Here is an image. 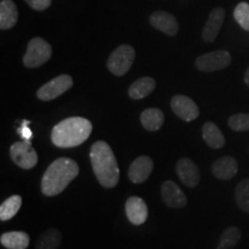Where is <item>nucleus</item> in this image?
Here are the masks:
<instances>
[{
  "label": "nucleus",
  "mask_w": 249,
  "mask_h": 249,
  "mask_svg": "<svg viewBox=\"0 0 249 249\" xmlns=\"http://www.w3.org/2000/svg\"><path fill=\"white\" fill-rule=\"evenodd\" d=\"M90 161L98 182L105 188H113L119 182L120 170L116 156L105 141L95 142L90 148Z\"/></svg>",
  "instance_id": "obj_1"
},
{
  "label": "nucleus",
  "mask_w": 249,
  "mask_h": 249,
  "mask_svg": "<svg viewBox=\"0 0 249 249\" xmlns=\"http://www.w3.org/2000/svg\"><path fill=\"white\" fill-rule=\"evenodd\" d=\"M80 169L71 158H58L46 169L40 182V191L45 196H55L79 176Z\"/></svg>",
  "instance_id": "obj_2"
},
{
  "label": "nucleus",
  "mask_w": 249,
  "mask_h": 249,
  "mask_svg": "<svg viewBox=\"0 0 249 249\" xmlns=\"http://www.w3.org/2000/svg\"><path fill=\"white\" fill-rule=\"evenodd\" d=\"M92 124L82 117H71L55 124L51 132V141L55 147L74 148L89 139Z\"/></svg>",
  "instance_id": "obj_3"
},
{
  "label": "nucleus",
  "mask_w": 249,
  "mask_h": 249,
  "mask_svg": "<svg viewBox=\"0 0 249 249\" xmlns=\"http://www.w3.org/2000/svg\"><path fill=\"white\" fill-rule=\"evenodd\" d=\"M52 55L51 45L42 37H35L28 43L26 54L23 55V65L28 68L40 67L50 60Z\"/></svg>",
  "instance_id": "obj_4"
},
{
  "label": "nucleus",
  "mask_w": 249,
  "mask_h": 249,
  "mask_svg": "<svg viewBox=\"0 0 249 249\" xmlns=\"http://www.w3.org/2000/svg\"><path fill=\"white\" fill-rule=\"evenodd\" d=\"M135 60V50L133 46L123 44L112 52L107 60V68L116 76H123L130 70Z\"/></svg>",
  "instance_id": "obj_5"
},
{
  "label": "nucleus",
  "mask_w": 249,
  "mask_h": 249,
  "mask_svg": "<svg viewBox=\"0 0 249 249\" xmlns=\"http://www.w3.org/2000/svg\"><path fill=\"white\" fill-rule=\"evenodd\" d=\"M232 61L231 54L224 50L208 52L196 59L195 66L202 71H216L229 67Z\"/></svg>",
  "instance_id": "obj_6"
},
{
  "label": "nucleus",
  "mask_w": 249,
  "mask_h": 249,
  "mask_svg": "<svg viewBox=\"0 0 249 249\" xmlns=\"http://www.w3.org/2000/svg\"><path fill=\"white\" fill-rule=\"evenodd\" d=\"M71 87H73V79L67 74H62L40 87L36 95L40 101H52L68 91Z\"/></svg>",
  "instance_id": "obj_7"
},
{
  "label": "nucleus",
  "mask_w": 249,
  "mask_h": 249,
  "mask_svg": "<svg viewBox=\"0 0 249 249\" xmlns=\"http://www.w3.org/2000/svg\"><path fill=\"white\" fill-rule=\"evenodd\" d=\"M12 160L23 170H30L36 166L38 161V155L29 143L26 141L15 142L9 150Z\"/></svg>",
  "instance_id": "obj_8"
},
{
  "label": "nucleus",
  "mask_w": 249,
  "mask_h": 249,
  "mask_svg": "<svg viewBox=\"0 0 249 249\" xmlns=\"http://www.w3.org/2000/svg\"><path fill=\"white\" fill-rule=\"evenodd\" d=\"M171 108L183 121H193L200 114V110L192 98L185 95H176L171 99Z\"/></svg>",
  "instance_id": "obj_9"
},
{
  "label": "nucleus",
  "mask_w": 249,
  "mask_h": 249,
  "mask_svg": "<svg viewBox=\"0 0 249 249\" xmlns=\"http://www.w3.org/2000/svg\"><path fill=\"white\" fill-rule=\"evenodd\" d=\"M176 171L181 182L187 187H189V188H195L200 183V170H198L197 165L189 158L179 160L178 163H177Z\"/></svg>",
  "instance_id": "obj_10"
},
{
  "label": "nucleus",
  "mask_w": 249,
  "mask_h": 249,
  "mask_svg": "<svg viewBox=\"0 0 249 249\" xmlns=\"http://www.w3.org/2000/svg\"><path fill=\"white\" fill-rule=\"evenodd\" d=\"M161 200L165 203V205L169 208H183L187 205V197L180 187L177 185L176 182L171 181V180H166L160 188Z\"/></svg>",
  "instance_id": "obj_11"
},
{
  "label": "nucleus",
  "mask_w": 249,
  "mask_h": 249,
  "mask_svg": "<svg viewBox=\"0 0 249 249\" xmlns=\"http://www.w3.org/2000/svg\"><path fill=\"white\" fill-rule=\"evenodd\" d=\"M154 169V161L149 156H140L132 161L128 169V178L134 183H143Z\"/></svg>",
  "instance_id": "obj_12"
},
{
  "label": "nucleus",
  "mask_w": 249,
  "mask_h": 249,
  "mask_svg": "<svg viewBox=\"0 0 249 249\" xmlns=\"http://www.w3.org/2000/svg\"><path fill=\"white\" fill-rule=\"evenodd\" d=\"M224 18H225V9L224 8L217 7L211 11L209 18L204 24L203 31H202V38L205 43H213L216 39L224 23Z\"/></svg>",
  "instance_id": "obj_13"
},
{
  "label": "nucleus",
  "mask_w": 249,
  "mask_h": 249,
  "mask_svg": "<svg viewBox=\"0 0 249 249\" xmlns=\"http://www.w3.org/2000/svg\"><path fill=\"white\" fill-rule=\"evenodd\" d=\"M150 24L155 29L169 36H176L179 31V23L176 17L165 11H157L151 14Z\"/></svg>",
  "instance_id": "obj_14"
},
{
  "label": "nucleus",
  "mask_w": 249,
  "mask_h": 249,
  "mask_svg": "<svg viewBox=\"0 0 249 249\" xmlns=\"http://www.w3.org/2000/svg\"><path fill=\"white\" fill-rule=\"evenodd\" d=\"M126 216L134 225H142L148 218V207L139 196H130L124 204Z\"/></svg>",
  "instance_id": "obj_15"
},
{
  "label": "nucleus",
  "mask_w": 249,
  "mask_h": 249,
  "mask_svg": "<svg viewBox=\"0 0 249 249\" xmlns=\"http://www.w3.org/2000/svg\"><path fill=\"white\" fill-rule=\"evenodd\" d=\"M238 161L231 156H224V157L218 158L211 165V172L214 178L219 180H231L238 173Z\"/></svg>",
  "instance_id": "obj_16"
},
{
  "label": "nucleus",
  "mask_w": 249,
  "mask_h": 249,
  "mask_svg": "<svg viewBox=\"0 0 249 249\" xmlns=\"http://www.w3.org/2000/svg\"><path fill=\"white\" fill-rule=\"evenodd\" d=\"M18 12L12 0H1L0 2V29L7 30L18 22Z\"/></svg>",
  "instance_id": "obj_17"
},
{
  "label": "nucleus",
  "mask_w": 249,
  "mask_h": 249,
  "mask_svg": "<svg viewBox=\"0 0 249 249\" xmlns=\"http://www.w3.org/2000/svg\"><path fill=\"white\" fill-rule=\"evenodd\" d=\"M202 136H203L204 142L211 149H220L225 144V138L223 133L218 128L217 124H213V121H208L203 124L202 128Z\"/></svg>",
  "instance_id": "obj_18"
},
{
  "label": "nucleus",
  "mask_w": 249,
  "mask_h": 249,
  "mask_svg": "<svg viewBox=\"0 0 249 249\" xmlns=\"http://www.w3.org/2000/svg\"><path fill=\"white\" fill-rule=\"evenodd\" d=\"M156 88V81L152 77L144 76L136 80L128 89V95L132 99H142L154 91Z\"/></svg>",
  "instance_id": "obj_19"
},
{
  "label": "nucleus",
  "mask_w": 249,
  "mask_h": 249,
  "mask_svg": "<svg viewBox=\"0 0 249 249\" xmlns=\"http://www.w3.org/2000/svg\"><path fill=\"white\" fill-rule=\"evenodd\" d=\"M0 242L7 249H27L30 238L26 232H7L0 236Z\"/></svg>",
  "instance_id": "obj_20"
},
{
  "label": "nucleus",
  "mask_w": 249,
  "mask_h": 249,
  "mask_svg": "<svg viewBox=\"0 0 249 249\" xmlns=\"http://www.w3.org/2000/svg\"><path fill=\"white\" fill-rule=\"evenodd\" d=\"M141 124L149 132H156L163 126L164 113L160 108H147L141 113Z\"/></svg>",
  "instance_id": "obj_21"
},
{
  "label": "nucleus",
  "mask_w": 249,
  "mask_h": 249,
  "mask_svg": "<svg viewBox=\"0 0 249 249\" xmlns=\"http://www.w3.org/2000/svg\"><path fill=\"white\" fill-rule=\"evenodd\" d=\"M62 241L61 232L57 229H48L37 239L36 249H58Z\"/></svg>",
  "instance_id": "obj_22"
},
{
  "label": "nucleus",
  "mask_w": 249,
  "mask_h": 249,
  "mask_svg": "<svg viewBox=\"0 0 249 249\" xmlns=\"http://www.w3.org/2000/svg\"><path fill=\"white\" fill-rule=\"evenodd\" d=\"M241 231L239 227H227L220 235L216 249H236L241 240Z\"/></svg>",
  "instance_id": "obj_23"
},
{
  "label": "nucleus",
  "mask_w": 249,
  "mask_h": 249,
  "mask_svg": "<svg viewBox=\"0 0 249 249\" xmlns=\"http://www.w3.org/2000/svg\"><path fill=\"white\" fill-rule=\"evenodd\" d=\"M21 204H22V198L20 195H13L5 200L0 205V219L5 222L13 218L20 210Z\"/></svg>",
  "instance_id": "obj_24"
},
{
  "label": "nucleus",
  "mask_w": 249,
  "mask_h": 249,
  "mask_svg": "<svg viewBox=\"0 0 249 249\" xmlns=\"http://www.w3.org/2000/svg\"><path fill=\"white\" fill-rule=\"evenodd\" d=\"M234 198L240 209L246 213H249V178L241 180L235 187Z\"/></svg>",
  "instance_id": "obj_25"
},
{
  "label": "nucleus",
  "mask_w": 249,
  "mask_h": 249,
  "mask_svg": "<svg viewBox=\"0 0 249 249\" xmlns=\"http://www.w3.org/2000/svg\"><path fill=\"white\" fill-rule=\"evenodd\" d=\"M229 127L234 132H248L249 113H236L229 118Z\"/></svg>",
  "instance_id": "obj_26"
},
{
  "label": "nucleus",
  "mask_w": 249,
  "mask_h": 249,
  "mask_svg": "<svg viewBox=\"0 0 249 249\" xmlns=\"http://www.w3.org/2000/svg\"><path fill=\"white\" fill-rule=\"evenodd\" d=\"M236 22L239 23L242 29L249 31V4L242 1L236 6L234 12H233Z\"/></svg>",
  "instance_id": "obj_27"
},
{
  "label": "nucleus",
  "mask_w": 249,
  "mask_h": 249,
  "mask_svg": "<svg viewBox=\"0 0 249 249\" xmlns=\"http://www.w3.org/2000/svg\"><path fill=\"white\" fill-rule=\"evenodd\" d=\"M35 11H45L51 6L52 0H24Z\"/></svg>",
  "instance_id": "obj_28"
},
{
  "label": "nucleus",
  "mask_w": 249,
  "mask_h": 249,
  "mask_svg": "<svg viewBox=\"0 0 249 249\" xmlns=\"http://www.w3.org/2000/svg\"><path fill=\"white\" fill-rule=\"evenodd\" d=\"M18 132H20L21 136H22L24 141L30 144V140L33 139V132H31V129L29 128V121L24 120L22 123V126H21V128L18 129Z\"/></svg>",
  "instance_id": "obj_29"
},
{
  "label": "nucleus",
  "mask_w": 249,
  "mask_h": 249,
  "mask_svg": "<svg viewBox=\"0 0 249 249\" xmlns=\"http://www.w3.org/2000/svg\"><path fill=\"white\" fill-rule=\"evenodd\" d=\"M244 80H245V83H246V85H247V86L249 87V67L247 68V71H246Z\"/></svg>",
  "instance_id": "obj_30"
}]
</instances>
